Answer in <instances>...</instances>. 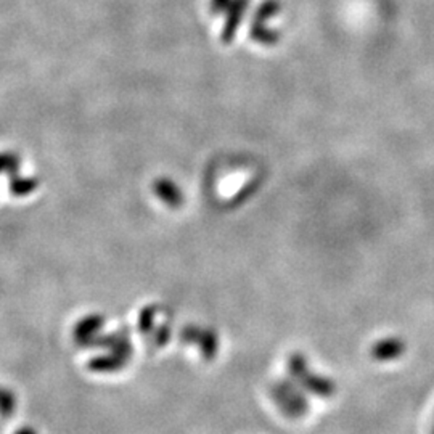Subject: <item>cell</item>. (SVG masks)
I'll return each instance as SVG.
<instances>
[{"label":"cell","instance_id":"obj_2","mask_svg":"<svg viewBox=\"0 0 434 434\" xmlns=\"http://www.w3.org/2000/svg\"><path fill=\"white\" fill-rule=\"evenodd\" d=\"M36 189H37L36 179H23V177L11 179V191H14L16 196L29 195L31 191H34Z\"/></svg>","mask_w":434,"mask_h":434},{"label":"cell","instance_id":"obj_1","mask_svg":"<svg viewBox=\"0 0 434 434\" xmlns=\"http://www.w3.org/2000/svg\"><path fill=\"white\" fill-rule=\"evenodd\" d=\"M16 411V396L10 389L0 388V417L9 418Z\"/></svg>","mask_w":434,"mask_h":434},{"label":"cell","instance_id":"obj_4","mask_svg":"<svg viewBox=\"0 0 434 434\" xmlns=\"http://www.w3.org/2000/svg\"><path fill=\"white\" fill-rule=\"evenodd\" d=\"M20 166V159L14 153H2L0 154V172H15Z\"/></svg>","mask_w":434,"mask_h":434},{"label":"cell","instance_id":"obj_3","mask_svg":"<svg viewBox=\"0 0 434 434\" xmlns=\"http://www.w3.org/2000/svg\"><path fill=\"white\" fill-rule=\"evenodd\" d=\"M97 328H100V319L90 317L76 327V337L78 339H87L92 332H95Z\"/></svg>","mask_w":434,"mask_h":434},{"label":"cell","instance_id":"obj_5","mask_svg":"<svg viewBox=\"0 0 434 434\" xmlns=\"http://www.w3.org/2000/svg\"><path fill=\"white\" fill-rule=\"evenodd\" d=\"M15 434H37V433L31 426H23L18 431H15Z\"/></svg>","mask_w":434,"mask_h":434}]
</instances>
